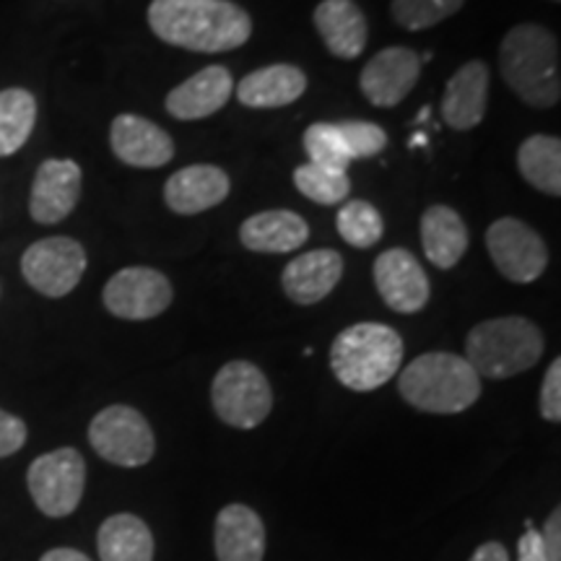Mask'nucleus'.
Masks as SVG:
<instances>
[{"label":"nucleus","instance_id":"f257e3e1","mask_svg":"<svg viewBox=\"0 0 561 561\" xmlns=\"http://www.w3.org/2000/svg\"><path fill=\"white\" fill-rule=\"evenodd\" d=\"M149 26L161 42L191 53H229L252 34V19L231 0H151Z\"/></svg>","mask_w":561,"mask_h":561},{"label":"nucleus","instance_id":"f03ea898","mask_svg":"<svg viewBox=\"0 0 561 561\" xmlns=\"http://www.w3.org/2000/svg\"><path fill=\"white\" fill-rule=\"evenodd\" d=\"M500 70L528 107L549 110L561 100L559 39L541 24H517L500 45Z\"/></svg>","mask_w":561,"mask_h":561},{"label":"nucleus","instance_id":"7ed1b4c3","mask_svg":"<svg viewBox=\"0 0 561 561\" xmlns=\"http://www.w3.org/2000/svg\"><path fill=\"white\" fill-rule=\"evenodd\" d=\"M405 403L424 413H462L481 398V377L462 356L430 351L413 359L398 377Z\"/></svg>","mask_w":561,"mask_h":561},{"label":"nucleus","instance_id":"20e7f679","mask_svg":"<svg viewBox=\"0 0 561 561\" xmlns=\"http://www.w3.org/2000/svg\"><path fill=\"white\" fill-rule=\"evenodd\" d=\"M403 339L382 322H356L335 335L331 369L343 388L371 392L401 371Z\"/></svg>","mask_w":561,"mask_h":561},{"label":"nucleus","instance_id":"39448f33","mask_svg":"<svg viewBox=\"0 0 561 561\" xmlns=\"http://www.w3.org/2000/svg\"><path fill=\"white\" fill-rule=\"evenodd\" d=\"M543 331L528 318H494L479 322L466 339V359L479 377L510 380L533 369L543 356Z\"/></svg>","mask_w":561,"mask_h":561},{"label":"nucleus","instance_id":"423d86ee","mask_svg":"<svg viewBox=\"0 0 561 561\" xmlns=\"http://www.w3.org/2000/svg\"><path fill=\"white\" fill-rule=\"evenodd\" d=\"M210 403L216 416L234 430H255L273 409L268 377L252 362L237 359L224 364L210 385Z\"/></svg>","mask_w":561,"mask_h":561},{"label":"nucleus","instance_id":"0eeeda50","mask_svg":"<svg viewBox=\"0 0 561 561\" xmlns=\"http://www.w3.org/2000/svg\"><path fill=\"white\" fill-rule=\"evenodd\" d=\"M89 442L94 453L112 466L140 468L157 453L151 424L130 405H110L89 424Z\"/></svg>","mask_w":561,"mask_h":561},{"label":"nucleus","instance_id":"6e6552de","mask_svg":"<svg viewBox=\"0 0 561 561\" xmlns=\"http://www.w3.org/2000/svg\"><path fill=\"white\" fill-rule=\"evenodd\" d=\"M26 483L42 515L68 517L81 504L87 489V460L73 447L45 453L30 466Z\"/></svg>","mask_w":561,"mask_h":561},{"label":"nucleus","instance_id":"1a4fd4ad","mask_svg":"<svg viewBox=\"0 0 561 561\" xmlns=\"http://www.w3.org/2000/svg\"><path fill=\"white\" fill-rule=\"evenodd\" d=\"M87 263V250L81 242L70 237H47L26 248L21 257V273L42 297L60 299L79 286Z\"/></svg>","mask_w":561,"mask_h":561},{"label":"nucleus","instance_id":"9d476101","mask_svg":"<svg viewBox=\"0 0 561 561\" xmlns=\"http://www.w3.org/2000/svg\"><path fill=\"white\" fill-rule=\"evenodd\" d=\"M486 250L496 271L512 284H533L546 273L549 248L536 229L520 219H496L486 231Z\"/></svg>","mask_w":561,"mask_h":561},{"label":"nucleus","instance_id":"9b49d317","mask_svg":"<svg viewBox=\"0 0 561 561\" xmlns=\"http://www.w3.org/2000/svg\"><path fill=\"white\" fill-rule=\"evenodd\" d=\"M104 307L121 320H151L170 310L174 289L170 278L157 268L130 265L117 271L102 291Z\"/></svg>","mask_w":561,"mask_h":561},{"label":"nucleus","instance_id":"f8f14e48","mask_svg":"<svg viewBox=\"0 0 561 561\" xmlns=\"http://www.w3.org/2000/svg\"><path fill=\"white\" fill-rule=\"evenodd\" d=\"M371 276H375L377 294L392 312L416 314L424 310L432 297L430 276H426L424 265L403 248L385 250L375 261Z\"/></svg>","mask_w":561,"mask_h":561},{"label":"nucleus","instance_id":"ddd939ff","mask_svg":"<svg viewBox=\"0 0 561 561\" xmlns=\"http://www.w3.org/2000/svg\"><path fill=\"white\" fill-rule=\"evenodd\" d=\"M421 76V55L411 47H385L371 55L359 76V89L371 107H398Z\"/></svg>","mask_w":561,"mask_h":561},{"label":"nucleus","instance_id":"4468645a","mask_svg":"<svg viewBox=\"0 0 561 561\" xmlns=\"http://www.w3.org/2000/svg\"><path fill=\"white\" fill-rule=\"evenodd\" d=\"M83 172L70 159L42 161L30 195V214L37 224H60L79 206Z\"/></svg>","mask_w":561,"mask_h":561},{"label":"nucleus","instance_id":"2eb2a0df","mask_svg":"<svg viewBox=\"0 0 561 561\" xmlns=\"http://www.w3.org/2000/svg\"><path fill=\"white\" fill-rule=\"evenodd\" d=\"M112 153L128 167L138 170H157L170 164L174 157V140L157 123L140 115H117L110 125Z\"/></svg>","mask_w":561,"mask_h":561},{"label":"nucleus","instance_id":"dca6fc26","mask_svg":"<svg viewBox=\"0 0 561 561\" xmlns=\"http://www.w3.org/2000/svg\"><path fill=\"white\" fill-rule=\"evenodd\" d=\"M234 76L224 66H208L167 94L164 107L174 121H206L234 96Z\"/></svg>","mask_w":561,"mask_h":561},{"label":"nucleus","instance_id":"f3484780","mask_svg":"<svg viewBox=\"0 0 561 561\" xmlns=\"http://www.w3.org/2000/svg\"><path fill=\"white\" fill-rule=\"evenodd\" d=\"M343 278V257L331 248L301 252L280 273V286L294 305L312 307L331 294Z\"/></svg>","mask_w":561,"mask_h":561},{"label":"nucleus","instance_id":"a211bd4d","mask_svg":"<svg viewBox=\"0 0 561 561\" xmlns=\"http://www.w3.org/2000/svg\"><path fill=\"white\" fill-rule=\"evenodd\" d=\"M231 191L229 174L216 164H191L174 172L164 185V203L180 216L216 208Z\"/></svg>","mask_w":561,"mask_h":561},{"label":"nucleus","instance_id":"6ab92c4d","mask_svg":"<svg viewBox=\"0 0 561 561\" xmlns=\"http://www.w3.org/2000/svg\"><path fill=\"white\" fill-rule=\"evenodd\" d=\"M489 68L483 60H468L455 70L442 96V117L453 130H471L486 117Z\"/></svg>","mask_w":561,"mask_h":561},{"label":"nucleus","instance_id":"aec40b11","mask_svg":"<svg viewBox=\"0 0 561 561\" xmlns=\"http://www.w3.org/2000/svg\"><path fill=\"white\" fill-rule=\"evenodd\" d=\"M312 19L320 39L335 58L356 60L367 47V16L354 0H322Z\"/></svg>","mask_w":561,"mask_h":561},{"label":"nucleus","instance_id":"412c9836","mask_svg":"<svg viewBox=\"0 0 561 561\" xmlns=\"http://www.w3.org/2000/svg\"><path fill=\"white\" fill-rule=\"evenodd\" d=\"M310 240V227L299 214L286 208L261 210L242 221L240 242L250 252L263 255H284V252L299 250Z\"/></svg>","mask_w":561,"mask_h":561},{"label":"nucleus","instance_id":"4be33fe9","mask_svg":"<svg viewBox=\"0 0 561 561\" xmlns=\"http://www.w3.org/2000/svg\"><path fill=\"white\" fill-rule=\"evenodd\" d=\"M214 546L219 561H263L265 528L248 504H227L216 517Z\"/></svg>","mask_w":561,"mask_h":561},{"label":"nucleus","instance_id":"5701e85b","mask_svg":"<svg viewBox=\"0 0 561 561\" xmlns=\"http://www.w3.org/2000/svg\"><path fill=\"white\" fill-rule=\"evenodd\" d=\"M307 91L305 70L289 62H276L244 76L234 94L250 110H278L294 104Z\"/></svg>","mask_w":561,"mask_h":561},{"label":"nucleus","instance_id":"b1692460","mask_svg":"<svg viewBox=\"0 0 561 561\" xmlns=\"http://www.w3.org/2000/svg\"><path fill=\"white\" fill-rule=\"evenodd\" d=\"M471 234L458 210L450 206H432L421 216V248L426 261L442 271H450L462 261Z\"/></svg>","mask_w":561,"mask_h":561},{"label":"nucleus","instance_id":"393cba45","mask_svg":"<svg viewBox=\"0 0 561 561\" xmlns=\"http://www.w3.org/2000/svg\"><path fill=\"white\" fill-rule=\"evenodd\" d=\"M102 561H153V536L140 517L112 515L96 536Z\"/></svg>","mask_w":561,"mask_h":561},{"label":"nucleus","instance_id":"a878e982","mask_svg":"<svg viewBox=\"0 0 561 561\" xmlns=\"http://www.w3.org/2000/svg\"><path fill=\"white\" fill-rule=\"evenodd\" d=\"M517 170L538 193L561 195V140L557 136H530L517 149Z\"/></svg>","mask_w":561,"mask_h":561},{"label":"nucleus","instance_id":"bb28decb","mask_svg":"<svg viewBox=\"0 0 561 561\" xmlns=\"http://www.w3.org/2000/svg\"><path fill=\"white\" fill-rule=\"evenodd\" d=\"M37 123V100L26 89L0 91V157H11L26 144Z\"/></svg>","mask_w":561,"mask_h":561},{"label":"nucleus","instance_id":"cd10ccee","mask_svg":"<svg viewBox=\"0 0 561 561\" xmlns=\"http://www.w3.org/2000/svg\"><path fill=\"white\" fill-rule=\"evenodd\" d=\"M339 234L343 242H348L351 248L367 250L375 248L385 234V219L380 208L371 206L369 201H348L343 203L339 210V219H335Z\"/></svg>","mask_w":561,"mask_h":561},{"label":"nucleus","instance_id":"c85d7f7f","mask_svg":"<svg viewBox=\"0 0 561 561\" xmlns=\"http://www.w3.org/2000/svg\"><path fill=\"white\" fill-rule=\"evenodd\" d=\"M294 185L305 198L320 203V206H335V203L346 201L351 193V180L346 172L312 164V161L294 170Z\"/></svg>","mask_w":561,"mask_h":561},{"label":"nucleus","instance_id":"c756f323","mask_svg":"<svg viewBox=\"0 0 561 561\" xmlns=\"http://www.w3.org/2000/svg\"><path fill=\"white\" fill-rule=\"evenodd\" d=\"M466 0H392L390 13L398 26L409 32H424L455 16Z\"/></svg>","mask_w":561,"mask_h":561},{"label":"nucleus","instance_id":"7c9ffc66","mask_svg":"<svg viewBox=\"0 0 561 561\" xmlns=\"http://www.w3.org/2000/svg\"><path fill=\"white\" fill-rule=\"evenodd\" d=\"M305 151L312 164L331 167V170L346 172L351 164L339 123H312L305 130Z\"/></svg>","mask_w":561,"mask_h":561},{"label":"nucleus","instance_id":"2f4dec72","mask_svg":"<svg viewBox=\"0 0 561 561\" xmlns=\"http://www.w3.org/2000/svg\"><path fill=\"white\" fill-rule=\"evenodd\" d=\"M339 130L343 136V144H346L351 161L377 157V153H382L385 146H388V133L375 123L343 121L339 123Z\"/></svg>","mask_w":561,"mask_h":561},{"label":"nucleus","instance_id":"473e14b6","mask_svg":"<svg viewBox=\"0 0 561 561\" xmlns=\"http://www.w3.org/2000/svg\"><path fill=\"white\" fill-rule=\"evenodd\" d=\"M541 416L551 421V424H559L561 421V359H553L543 377Z\"/></svg>","mask_w":561,"mask_h":561},{"label":"nucleus","instance_id":"72a5a7b5","mask_svg":"<svg viewBox=\"0 0 561 561\" xmlns=\"http://www.w3.org/2000/svg\"><path fill=\"white\" fill-rule=\"evenodd\" d=\"M26 424L13 413L0 409V458L19 453L26 442Z\"/></svg>","mask_w":561,"mask_h":561},{"label":"nucleus","instance_id":"f704fd0d","mask_svg":"<svg viewBox=\"0 0 561 561\" xmlns=\"http://www.w3.org/2000/svg\"><path fill=\"white\" fill-rule=\"evenodd\" d=\"M541 543L549 561H561V510L557 507L546 517L541 530Z\"/></svg>","mask_w":561,"mask_h":561},{"label":"nucleus","instance_id":"c9c22d12","mask_svg":"<svg viewBox=\"0 0 561 561\" xmlns=\"http://www.w3.org/2000/svg\"><path fill=\"white\" fill-rule=\"evenodd\" d=\"M525 528H528V533L517 543V561H549L541 543V533L533 530L530 523H525Z\"/></svg>","mask_w":561,"mask_h":561},{"label":"nucleus","instance_id":"e433bc0d","mask_svg":"<svg viewBox=\"0 0 561 561\" xmlns=\"http://www.w3.org/2000/svg\"><path fill=\"white\" fill-rule=\"evenodd\" d=\"M471 561H510V557H507V549H504L502 543L489 541V543H483V546H479V549H476Z\"/></svg>","mask_w":561,"mask_h":561},{"label":"nucleus","instance_id":"4c0bfd02","mask_svg":"<svg viewBox=\"0 0 561 561\" xmlns=\"http://www.w3.org/2000/svg\"><path fill=\"white\" fill-rule=\"evenodd\" d=\"M39 561H91V559L87 557V553H81L76 549H53V551H47Z\"/></svg>","mask_w":561,"mask_h":561},{"label":"nucleus","instance_id":"58836bf2","mask_svg":"<svg viewBox=\"0 0 561 561\" xmlns=\"http://www.w3.org/2000/svg\"><path fill=\"white\" fill-rule=\"evenodd\" d=\"M430 115H432L430 107H421V110H419V117H416V121H419V123H426V121H430Z\"/></svg>","mask_w":561,"mask_h":561},{"label":"nucleus","instance_id":"ea45409f","mask_svg":"<svg viewBox=\"0 0 561 561\" xmlns=\"http://www.w3.org/2000/svg\"><path fill=\"white\" fill-rule=\"evenodd\" d=\"M424 144H426L424 133H419V136H413V144H411V146H424Z\"/></svg>","mask_w":561,"mask_h":561},{"label":"nucleus","instance_id":"a19ab883","mask_svg":"<svg viewBox=\"0 0 561 561\" xmlns=\"http://www.w3.org/2000/svg\"><path fill=\"white\" fill-rule=\"evenodd\" d=\"M553 3H559V0H553Z\"/></svg>","mask_w":561,"mask_h":561}]
</instances>
